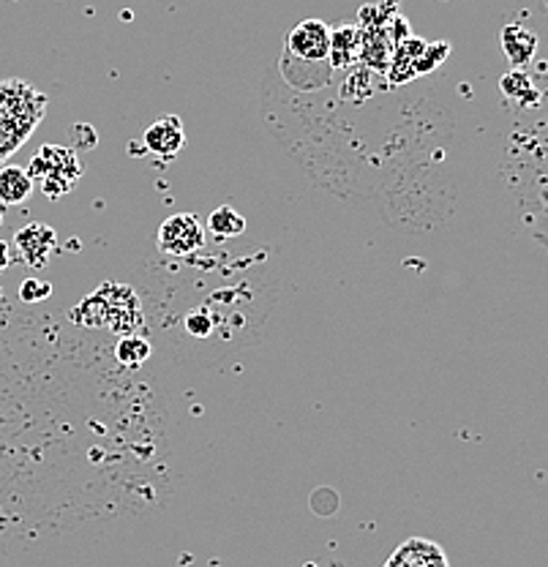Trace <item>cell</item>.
Returning a JSON list of instances; mask_svg holds the SVG:
<instances>
[{"label": "cell", "mask_w": 548, "mask_h": 567, "mask_svg": "<svg viewBox=\"0 0 548 567\" xmlns=\"http://www.w3.org/2000/svg\"><path fill=\"white\" fill-rule=\"evenodd\" d=\"M186 330L197 339H208L214 333V319H210L205 311H194V315L186 317Z\"/></svg>", "instance_id": "2e32d148"}, {"label": "cell", "mask_w": 548, "mask_h": 567, "mask_svg": "<svg viewBox=\"0 0 548 567\" xmlns=\"http://www.w3.org/2000/svg\"><path fill=\"white\" fill-rule=\"evenodd\" d=\"M503 50L516 69L529 66V61L538 52V35L529 31V28L510 22V25L503 28Z\"/></svg>", "instance_id": "9c48e42d"}, {"label": "cell", "mask_w": 548, "mask_h": 567, "mask_svg": "<svg viewBox=\"0 0 548 567\" xmlns=\"http://www.w3.org/2000/svg\"><path fill=\"white\" fill-rule=\"evenodd\" d=\"M31 194H33V181L25 169L20 167L0 169V205H3V208L25 203Z\"/></svg>", "instance_id": "30bf717a"}, {"label": "cell", "mask_w": 548, "mask_h": 567, "mask_svg": "<svg viewBox=\"0 0 548 567\" xmlns=\"http://www.w3.org/2000/svg\"><path fill=\"white\" fill-rule=\"evenodd\" d=\"M14 248L22 262L31 265V268H44L58 248V233L46 224L33 221L14 235Z\"/></svg>", "instance_id": "5b68a950"}, {"label": "cell", "mask_w": 548, "mask_h": 567, "mask_svg": "<svg viewBox=\"0 0 548 567\" xmlns=\"http://www.w3.org/2000/svg\"><path fill=\"white\" fill-rule=\"evenodd\" d=\"M208 227H210V233H214L216 238H221V240L238 238V235L246 233V218L240 216V213L235 208L224 205V208H216L214 213H210Z\"/></svg>", "instance_id": "4fadbf2b"}, {"label": "cell", "mask_w": 548, "mask_h": 567, "mask_svg": "<svg viewBox=\"0 0 548 567\" xmlns=\"http://www.w3.org/2000/svg\"><path fill=\"white\" fill-rule=\"evenodd\" d=\"M52 295V287L46 281H37V279H28L22 281L20 287V298L25 303H37V300H46Z\"/></svg>", "instance_id": "e0dca14e"}, {"label": "cell", "mask_w": 548, "mask_h": 567, "mask_svg": "<svg viewBox=\"0 0 548 567\" xmlns=\"http://www.w3.org/2000/svg\"><path fill=\"white\" fill-rule=\"evenodd\" d=\"M499 85H503L505 96L516 99L518 104H535L540 99V93L535 91L533 80H529V74L524 69H513L510 74L503 76V82H499Z\"/></svg>", "instance_id": "5bb4252c"}, {"label": "cell", "mask_w": 548, "mask_h": 567, "mask_svg": "<svg viewBox=\"0 0 548 567\" xmlns=\"http://www.w3.org/2000/svg\"><path fill=\"white\" fill-rule=\"evenodd\" d=\"M46 112V96L25 80L0 82V164L14 156Z\"/></svg>", "instance_id": "6da1fadb"}, {"label": "cell", "mask_w": 548, "mask_h": 567, "mask_svg": "<svg viewBox=\"0 0 548 567\" xmlns=\"http://www.w3.org/2000/svg\"><path fill=\"white\" fill-rule=\"evenodd\" d=\"M447 52H451V47L445 44V41H440V44H426L423 47V52L421 55H417V61H415V74H423V71H432V69H437V63H442L447 58Z\"/></svg>", "instance_id": "9a60e30c"}, {"label": "cell", "mask_w": 548, "mask_h": 567, "mask_svg": "<svg viewBox=\"0 0 548 567\" xmlns=\"http://www.w3.org/2000/svg\"><path fill=\"white\" fill-rule=\"evenodd\" d=\"M158 251L167 257H192L205 246V229L192 213H175L158 227Z\"/></svg>", "instance_id": "277c9868"}, {"label": "cell", "mask_w": 548, "mask_h": 567, "mask_svg": "<svg viewBox=\"0 0 548 567\" xmlns=\"http://www.w3.org/2000/svg\"><path fill=\"white\" fill-rule=\"evenodd\" d=\"M363 44H361V33L355 28H335L330 31V61L335 63V69H344V63H352L358 55H361Z\"/></svg>", "instance_id": "8fae6325"}, {"label": "cell", "mask_w": 548, "mask_h": 567, "mask_svg": "<svg viewBox=\"0 0 548 567\" xmlns=\"http://www.w3.org/2000/svg\"><path fill=\"white\" fill-rule=\"evenodd\" d=\"M3 257H6V246L0 244V268H6V262H3Z\"/></svg>", "instance_id": "ac0fdd59"}, {"label": "cell", "mask_w": 548, "mask_h": 567, "mask_svg": "<svg viewBox=\"0 0 548 567\" xmlns=\"http://www.w3.org/2000/svg\"><path fill=\"white\" fill-rule=\"evenodd\" d=\"M153 354V347L151 341L143 339V336H121V341H117L115 347V358L121 365H128V369H137V365H143L147 358Z\"/></svg>", "instance_id": "7c38bea8"}, {"label": "cell", "mask_w": 548, "mask_h": 567, "mask_svg": "<svg viewBox=\"0 0 548 567\" xmlns=\"http://www.w3.org/2000/svg\"><path fill=\"white\" fill-rule=\"evenodd\" d=\"M72 319L85 328H107L121 336H134L145 322L134 289L112 281L99 287L91 298L82 300L72 311Z\"/></svg>", "instance_id": "7a4b0ae2"}, {"label": "cell", "mask_w": 548, "mask_h": 567, "mask_svg": "<svg viewBox=\"0 0 548 567\" xmlns=\"http://www.w3.org/2000/svg\"><path fill=\"white\" fill-rule=\"evenodd\" d=\"M25 173L31 175L33 183H41L46 197L58 199L66 192H72L76 183H80L82 164L80 158H76V153L69 151V147L44 145L37 156H33V162L28 164Z\"/></svg>", "instance_id": "3957f363"}, {"label": "cell", "mask_w": 548, "mask_h": 567, "mask_svg": "<svg viewBox=\"0 0 548 567\" xmlns=\"http://www.w3.org/2000/svg\"><path fill=\"white\" fill-rule=\"evenodd\" d=\"M287 50L303 61H328L330 55V28L322 20H306L287 39Z\"/></svg>", "instance_id": "8992f818"}, {"label": "cell", "mask_w": 548, "mask_h": 567, "mask_svg": "<svg viewBox=\"0 0 548 567\" xmlns=\"http://www.w3.org/2000/svg\"><path fill=\"white\" fill-rule=\"evenodd\" d=\"M183 142H186V132H183V123L178 115L162 117V121L151 123L145 132V145L153 156H162V158L178 156Z\"/></svg>", "instance_id": "ba28073f"}, {"label": "cell", "mask_w": 548, "mask_h": 567, "mask_svg": "<svg viewBox=\"0 0 548 567\" xmlns=\"http://www.w3.org/2000/svg\"><path fill=\"white\" fill-rule=\"evenodd\" d=\"M385 567H451L445 551L426 537H410L391 554Z\"/></svg>", "instance_id": "52a82bcc"}]
</instances>
